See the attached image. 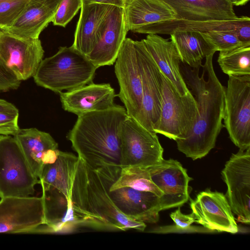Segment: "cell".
Returning a JSON list of instances; mask_svg holds the SVG:
<instances>
[{
	"mask_svg": "<svg viewBox=\"0 0 250 250\" xmlns=\"http://www.w3.org/2000/svg\"><path fill=\"white\" fill-rule=\"evenodd\" d=\"M124 106L114 104L104 110L78 116L67 138L78 156L92 169L116 181L121 167V130L127 116Z\"/></svg>",
	"mask_w": 250,
	"mask_h": 250,
	"instance_id": "obj_1",
	"label": "cell"
},
{
	"mask_svg": "<svg viewBox=\"0 0 250 250\" xmlns=\"http://www.w3.org/2000/svg\"><path fill=\"white\" fill-rule=\"evenodd\" d=\"M214 53L206 57L201 76L200 67L182 65L181 71L187 85L194 95L199 116L189 135L176 142L179 151L193 160L207 155L214 147L217 138L224 127L225 87L214 71L212 59Z\"/></svg>",
	"mask_w": 250,
	"mask_h": 250,
	"instance_id": "obj_2",
	"label": "cell"
},
{
	"mask_svg": "<svg viewBox=\"0 0 250 250\" xmlns=\"http://www.w3.org/2000/svg\"><path fill=\"white\" fill-rule=\"evenodd\" d=\"M114 183L79 157L70 193L73 223L101 229L144 231L145 223L128 219L114 205L109 194Z\"/></svg>",
	"mask_w": 250,
	"mask_h": 250,
	"instance_id": "obj_3",
	"label": "cell"
},
{
	"mask_svg": "<svg viewBox=\"0 0 250 250\" xmlns=\"http://www.w3.org/2000/svg\"><path fill=\"white\" fill-rule=\"evenodd\" d=\"M97 68L72 45L61 46L42 61L33 78L38 85L60 93L93 83Z\"/></svg>",
	"mask_w": 250,
	"mask_h": 250,
	"instance_id": "obj_4",
	"label": "cell"
},
{
	"mask_svg": "<svg viewBox=\"0 0 250 250\" xmlns=\"http://www.w3.org/2000/svg\"><path fill=\"white\" fill-rule=\"evenodd\" d=\"M161 78V111L154 131L175 141L184 139L190 133L198 117L197 101L190 90L181 95L162 72Z\"/></svg>",
	"mask_w": 250,
	"mask_h": 250,
	"instance_id": "obj_5",
	"label": "cell"
},
{
	"mask_svg": "<svg viewBox=\"0 0 250 250\" xmlns=\"http://www.w3.org/2000/svg\"><path fill=\"white\" fill-rule=\"evenodd\" d=\"M40 184L16 140L0 135V197H27Z\"/></svg>",
	"mask_w": 250,
	"mask_h": 250,
	"instance_id": "obj_6",
	"label": "cell"
},
{
	"mask_svg": "<svg viewBox=\"0 0 250 250\" xmlns=\"http://www.w3.org/2000/svg\"><path fill=\"white\" fill-rule=\"evenodd\" d=\"M223 120L233 143L240 150L250 147V75L229 76Z\"/></svg>",
	"mask_w": 250,
	"mask_h": 250,
	"instance_id": "obj_7",
	"label": "cell"
},
{
	"mask_svg": "<svg viewBox=\"0 0 250 250\" xmlns=\"http://www.w3.org/2000/svg\"><path fill=\"white\" fill-rule=\"evenodd\" d=\"M163 151L157 133L146 129L135 119L126 117L121 130V167H151L164 160Z\"/></svg>",
	"mask_w": 250,
	"mask_h": 250,
	"instance_id": "obj_8",
	"label": "cell"
},
{
	"mask_svg": "<svg viewBox=\"0 0 250 250\" xmlns=\"http://www.w3.org/2000/svg\"><path fill=\"white\" fill-rule=\"evenodd\" d=\"M115 63V73L120 87L117 96L124 104L127 115L137 121L142 104V81L135 41L125 39Z\"/></svg>",
	"mask_w": 250,
	"mask_h": 250,
	"instance_id": "obj_9",
	"label": "cell"
},
{
	"mask_svg": "<svg viewBox=\"0 0 250 250\" xmlns=\"http://www.w3.org/2000/svg\"><path fill=\"white\" fill-rule=\"evenodd\" d=\"M43 55L39 38H21L0 31V63L19 81L33 77Z\"/></svg>",
	"mask_w": 250,
	"mask_h": 250,
	"instance_id": "obj_10",
	"label": "cell"
},
{
	"mask_svg": "<svg viewBox=\"0 0 250 250\" xmlns=\"http://www.w3.org/2000/svg\"><path fill=\"white\" fill-rule=\"evenodd\" d=\"M227 196L237 221L250 222V147L232 154L222 171Z\"/></svg>",
	"mask_w": 250,
	"mask_h": 250,
	"instance_id": "obj_11",
	"label": "cell"
},
{
	"mask_svg": "<svg viewBox=\"0 0 250 250\" xmlns=\"http://www.w3.org/2000/svg\"><path fill=\"white\" fill-rule=\"evenodd\" d=\"M141 66L142 100L137 120L154 132L160 119L162 107L161 72L146 49L143 40L135 41Z\"/></svg>",
	"mask_w": 250,
	"mask_h": 250,
	"instance_id": "obj_12",
	"label": "cell"
},
{
	"mask_svg": "<svg viewBox=\"0 0 250 250\" xmlns=\"http://www.w3.org/2000/svg\"><path fill=\"white\" fill-rule=\"evenodd\" d=\"M45 225L42 197H5L0 201V233H33Z\"/></svg>",
	"mask_w": 250,
	"mask_h": 250,
	"instance_id": "obj_13",
	"label": "cell"
},
{
	"mask_svg": "<svg viewBox=\"0 0 250 250\" xmlns=\"http://www.w3.org/2000/svg\"><path fill=\"white\" fill-rule=\"evenodd\" d=\"M127 32L124 8L112 5L99 27L95 46L86 57L98 68L113 65Z\"/></svg>",
	"mask_w": 250,
	"mask_h": 250,
	"instance_id": "obj_14",
	"label": "cell"
},
{
	"mask_svg": "<svg viewBox=\"0 0 250 250\" xmlns=\"http://www.w3.org/2000/svg\"><path fill=\"white\" fill-rule=\"evenodd\" d=\"M148 169L152 181L163 193L160 197L161 210L180 207L188 201L192 178L180 163L164 159Z\"/></svg>",
	"mask_w": 250,
	"mask_h": 250,
	"instance_id": "obj_15",
	"label": "cell"
},
{
	"mask_svg": "<svg viewBox=\"0 0 250 250\" xmlns=\"http://www.w3.org/2000/svg\"><path fill=\"white\" fill-rule=\"evenodd\" d=\"M190 205L195 222L204 227L218 232H238L230 205L222 193L208 189L199 193Z\"/></svg>",
	"mask_w": 250,
	"mask_h": 250,
	"instance_id": "obj_16",
	"label": "cell"
},
{
	"mask_svg": "<svg viewBox=\"0 0 250 250\" xmlns=\"http://www.w3.org/2000/svg\"><path fill=\"white\" fill-rule=\"evenodd\" d=\"M110 197L120 212L128 219L145 223H156L161 211L160 197L148 191L123 187L109 190Z\"/></svg>",
	"mask_w": 250,
	"mask_h": 250,
	"instance_id": "obj_17",
	"label": "cell"
},
{
	"mask_svg": "<svg viewBox=\"0 0 250 250\" xmlns=\"http://www.w3.org/2000/svg\"><path fill=\"white\" fill-rule=\"evenodd\" d=\"M116 96L114 88L109 83H93L60 93L63 109L78 116L112 107Z\"/></svg>",
	"mask_w": 250,
	"mask_h": 250,
	"instance_id": "obj_18",
	"label": "cell"
},
{
	"mask_svg": "<svg viewBox=\"0 0 250 250\" xmlns=\"http://www.w3.org/2000/svg\"><path fill=\"white\" fill-rule=\"evenodd\" d=\"M13 137L32 172L39 179L43 166L56 160L58 143L49 133L35 128L20 129Z\"/></svg>",
	"mask_w": 250,
	"mask_h": 250,
	"instance_id": "obj_19",
	"label": "cell"
},
{
	"mask_svg": "<svg viewBox=\"0 0 250 250\" xmlns=\"http://www.w3.org/2000/svg\"><path fill=\"white\" fill-rule=\"evenodd\" d=\"M142 40L161 72L178 92L181 95L187 94L189 89L182 75L181 59L173 42L156 34H148Z\"/></svg>",
	"mask_w": 250,
	"mask_h": 250,
	"instance_id": "obj_20",
	"label": "cell"
},
{
	"mask_svg": "<svg viewBox=\"0 0 250 250\" xmlns=\"http://www.w3.org/2000/svg\"><path fill=\"white\" fill-rule=\"evenodd\" d=\"M176 12L173 20L208 21L238 18L228 0H163Z\"/></svg>",
	"mask_w": 250,
	"mask_h": 250,
	"instance_id": "obj_21",
	"label": "cell"
},
{
	"mask_svg": "<svg viewBox=\"0 0 250 250\" xmlns=\"http://www.w3.org/2000/svg\"><path fill=\"white\" fill-rule=\"evenodd\" d=\"M60 0H31L6 31L21 38L38 39L52 22Z\"/></svg>",
	"mask_w": 250,
	"mask_h": 250,
	"instance_id": "obj_22",
	"label": "cell"
},
{
	"mask_svg": "<svg viewBox=\"0 0 250 250\" xmlns=\"http://www.w3.org/2000/svg\"><path fill=\"white\" fill-rule=\"evenodd\" d=\"M124 13L127 30L134 33L148 25L176 17L175 11L163 0H132L125 3Z\"/></svg>",
	"mask_w": 250,
	"mask_h": 250,
	"instance_id": "obj_23",
	"label": "cell"
},
{
	"mask_svg": "<svg viewBox=\"0 0 250 250\" xmlns=\"http://www.w3.org/2000/svg\"><path fill=\"white\" fill-rule=\"evenodd\" d=\"M112 5L82 3L72 47L87 56L94 48L99 27Z\"/></svg>",
	"mask_w": 250,
	"mask_h": 250,
	"instance_id": "obj_24",
	"label": "cell"
},
{
	"mask_svg": "<svg viewBox=\"0 0 250 250\" xmlns=\"http://www.w3.org/2000/svg\"><path fill=\"white\" fill-rule=\"evenodd\" d=\"M78 156L59 151L56 161L45 165L39 178L40 184L58 190L66 199L70 209V193Z\"/></svg>",
	"mask_w": 250,
	"mask_h": 250,
	"instance_id": "obj_25",
	"label": "cell"
},
{
	"mask_svg": "<svg viewBox=\"0 0 250 250\" xmlns=\"http://www.w3.org/2000/svg\"><path fill=\"white\" fill-rule=\"evenodd\" d=\"M169 35L180 56L182 62L191 68H200L202 60L216 52L213 45L202 32L179 31Z\"/></svg>",
	"mask_w": 250,
	"mask_h": 250,
	"instance_id": "obj_26",
	"label": "cell"
},
{
	"mask_svg": "<svg viewBox=\"0 0 250 250\" xmlns=\"http://www.w3.org/2000/svg\"><path fill=\"white\" fill-rule=\"evenodd\" d=\"M123 187L152 192L159 197L163 192L152 181L148 167L128 166L122 167L118 179L112 185L109 190Z\"/></svg>",
	"mask_w": 250,
	"mask_h": 250,
	"instance_id": "obj_27",
	"label": "cell"
},
{
	"mask_svg": "<svg viewBox=\"0 0 250 250\" xmlns=\"http://www.w3.org/2000/svg\"><path fill=\"white\" fill-rule=\"evenodd\" d=\"M217 62L228 76L250 75V46L219 51Z\"/></svg>",
	"mask_w": 250,
	"mask_h": 250,
	"instance_id": "obj_28",
	"label": "cell"
},
{
	"mask_svg": "<svg viewBox=\"0 0 250 250\" xmlns=\"http://www.w3.org/2000/svg\"><path fill=\"white\" fill-rule=\"evenodd\" d=\"M31 0H0V29H9Z\"/></svg>",
	"mask_w": 250,
	"mask_h": 250,
	"instance_id": "obj_29",
	"label": "cell"
},
{
	"mask_svg": "<svg viewBox=\"0 0 250 250\" xmlns=\"http://www.w3.org/2000/svg\"><path fill=\"white\" fill-rule=\"evenodd\" d=\"M213 45L216 51H223L250 44L241 42L233 31H210L202 33Z\"/></svg>",
	"mask_w": 250,
	"mask_h": 250,
	"instance_id": "obj_30",
	"label": "cell"
},
{
	"mask_svg": "<svg viewBox=\"0 0 250 250\" xmlns=\"http://www.w3.org/2000/svg\"><path fill=\"white\" fill-rule=\"evenodd\" d=\"M82 6V0H60L52 21L53 24L65 27Z\"/></svg>",
	"mask_w": 250,
	"mask_h": 250,
	"instance_id": "obj_31",
	"label": "cell"
},
{
	"mask_svg": "<svg viewBox=\"0 0 250 250\" xmlns=\"http://www.w3.org/2000/svg\"><path fill=\"white\" fill-rule=\"evenodd\" d=\"M19 112L0 111V135L15 136L20 130Z\"/></svg>",
	"mask_w": 250,
	"mask_h": 250,
	"instance_id": "obj_32",
	"label": "cell"
},
{
	"mask_svg": "<svg viewBox=\"0 0 250 250\" xmlns=\"http://www.w3.org/2000/svg\"><path fill=\"white\" fill-rule=\"evenodd\" d=\"M149 232L156 233H185V232H199V233H214L216 231L210 230L204 227L189 226L186 228H182L175 225L158 227L153 228Z\"/></svg>",
	"mask_w": 250,
	"mask_h": 250,
	"instance_id": "obj_33",
	"label": "cell"
},
{
	"mask_svg": "<svg viewBox=\"0 0 250 250\" xmlns=\"http://www.w3.org/2000/svg\"><path fill=\"white\" fill-rule=\"evenodd\" d=\"M19 81L0 63V91L17 89L20 85Z\"/></svg>",
	"mask_w": 250,
	"mask_h": 250,
	"instance_id": "obj_34",
	"label": "cell"
},
{
	"mask_svg": "<svg viewBox=\"0 0 250 250\" xmlns=\"http://www.w3.org/2000/svg\"><path fill=\"white\" fill-rule=\"evenodd\" d=\"M170 216L175 225L182 228H188L195 222V218L192 213L188 215L184 214L181 212L179 207L174 212H172Z\"/></svg>",
	"mask_w": 250,
	"mask_h": 250,
	"instance_id": "obj_35",
	"label": "cell"
},
{
	"mask_svg": "<svg viewBox=\"0 0 250 250\" xmlns=\"http://www.w3.org/2000/svg\"><path fill=\"white\" fill-rule=\"evenodd\" d=\"M83 3H101L124 7L125 2L123 0H82Z\"/></svg>",
	"mask_w": 250,
	"mask_h": 250,
	"instance_id": "obj_36",
	"label": "cell"
},
{
	"mask_svg": "<svg viewBox=\"0 0 250 250\" xmlns=\"http://www.w3.org/2000/svg\"><path fill=\"white\" fill-rule=\"evenodd\" d=\"M0 111L19 112L18 109L12 103L0 99Z\"/></svg>",
	"mask_w": 250,
	"mask_h": 250,
	"instance_id": "obj_37",
	"label": "cell"
},
{
	"mask_svg": "<svg viewBox=\"0 0 250 250\" xmlns=\"http://www.w3.org/2000/svg\"><path fill=\"white\" fill-rule=\"evenodd\" d=\"M233 5L236 6L243 5L246 4L249 0H228Z\"/></svg>",
	"mask_w": 250,
	"mask_h": 250,
	"instance_id": "obj_38",
	"label": "cell"
},
{
	"mask_svg": "<svg viewBox=\"0 0 250 250\" xmlns=\"http://www.w3.org/2000/svg\"><path fill=\"white\" fill-rule=\"evenodd\" d=\"M124 0L125 1V2L126 3V2H129L132 0Z\"/></svg>",
	"mask_w": 250,
	"mask_h": 250,
	"instance_id": "obj_39",
	"label": "cell"
},
{
	"mask_svg": "<svg viewBox=\"0 0 250 250\" xmlns=\"http://www.w3.org/2000/svg\"></svg>",
	"mask_w": 250,
	"mask_h": 250,
	"instance_id": "obj_40",
	"label": "cell"
}]
</instances>
